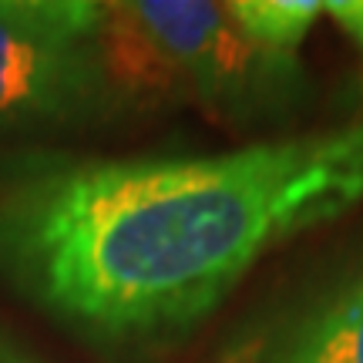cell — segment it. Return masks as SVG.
Segmentation results:
<instances>
[{
    "label": "cell",
    "instance_id": "obj_1",
    "mask_svg": "<svg viewBox=\"0 0 363 363\" xmlns=\"http://www.w3.org/2000/svg\"><path fill=\"white\" fill-rule=\"evenodd\" d=\"M363 199V121L233 152L57 158L0 195V276L98 343L179 337L276 242Z\"/></svg>",
    "mask_w": 363,
    "mask_h": 363
},
{
    "label": "cell",
    "instance_id": "obj_2",
    "mask_svg": "<svg viewBox=\"0 0 363 363\" xmlns=\"http://www.w3.org/2000/svg\"><path fill=\"white\" fill-rule=\"evenodd\" d=\"M98 24L88 0H0V135L111 115Z\"/></svg>",
    "mask_w": 363,
    "mask_h": 363
},
{
    "label": "cell",
    "instance_id": "obj_3",
    "mask_svg": "<svg viewBox=\"0 0 363 363\" xmlns=\"http://www.w3.org/2000/svg\"><path fill=\"white\" fill-rule=\"evenodd\" d=\"M128 11L165 65L179 98L216 111H246L259 98H279L299 78V65L272 61L249 44L225 4L128 0Z\"/></svg>",
    "mask_w": 363,
    "mask_h": 363
},
{
    "label": "cell",
    "instance_id": "obj_4",
    "mask_svg": "<svg viewBox=\"0 0 363 363\" xmlns=\"http://www.w3.org/2000/svg\"><path fill=\"white\" fill-rule=\"evenodd\" d=\"M259 363H363V259L313 296Z\"/></svg>",
    "mask_w": 363,
    "mask_h": 363
},
{
    "label": "cell",
    "instance_id": "obj_5",
    "mask_svg": "<svg viewBox=\"0 0 363 363\" xmlns=\"http://www.w3.org/2000/svg\"><path fill=\"white\" fill-rule=\"evenodd\" d=\"M225 7L249 44L283 65H299V48L323 17V0H233Z\"/></svg>",
    "mask_w": 363,
    "mask_h": 363
},
{
    "label": "cell",
    "instance_id": "obj_6",
    "mask_svg": "<svg viewBox=\"0 0 363 363\" xmlns=\"http://www.w3.org/2000/svg\"><path fill=\"white\" fill-rule=\"evenodd\" d=\"M323 17H330L353 48L363 51V0H330L323 4Z\"/></svg>",
    "mask_w": 363,
    "mask_h": 363
},
{
    "label": "cell",
    "instance_id": "obj_7",
    "mask_svg": "<svg viewBox=\"0 0 363 363\" xmlns=\"http://www.w3.org/2000/svg\"><path fill=\"white\" fill-rule=\"evenodd\" d=\"M262 360V343L259 340H252V343H242V347H235L229 357L222 363H259Z\"/></svg>",
    "mask_w": 363,
    "mask_h": 363
},
{
    "label": "cell",
    "instance_id": "obj_8",
    "mask_svg": "<svg viewBox=\"0 0 363 363\" xmlns=\"http://www.w3.org/2000/svg\"><path fill=\"white\" fill-rule=\"evenodd\" d=\"M7 363H17V360H7Z\"/></svg>",
    "mask_w": 363,
    "mask_h": 363
},
{
    "label": "cell",
    "instance_id": "obj_9",
    "mask_svg": "<svg viewBox=\"0 0 363 363\" xmlns=\"http://www.w3.org/2000/svg\"><path fill=\"white\" fill-rule=\"evenodd\" d=\"M0 363H7V360H0Z\"/></svg>",
    "mask_w": 363,
    "mask_h": 363
},
{
    "label": "cell",
    "instance_id": "obj_10",
    "mask_svg": "<svg viewBox=\"0 0 363 363\" xmlns=\"http://www.w3.org/2000/svg\"><path fill=\"white\" fill-rule=\"evenodd\" d=\"M360 121H363V115H360Z\"/></svg>",
    "mask_w": 363,
    "mask_h": 363
}]
</instances>
